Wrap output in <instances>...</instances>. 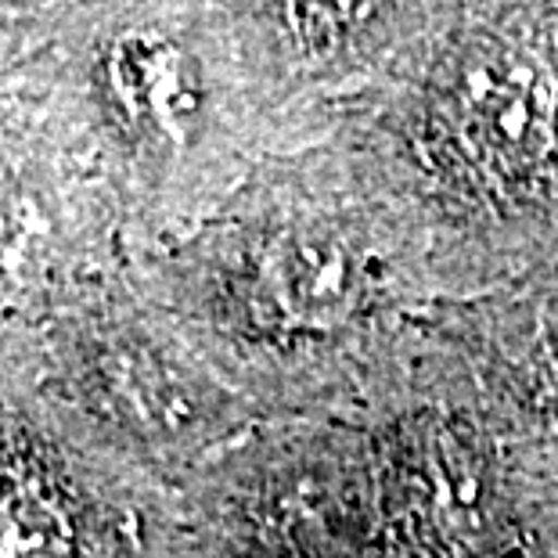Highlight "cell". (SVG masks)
<instances>
[{
	"mask_svg": "<svg viewBox=\"0 0 558 558\" xmlns=\"http://www.w3.org/2000/svg\"><path fill=\"white\" fill-rule=\"evenodd\" d=\"M166 328L76 289L8 336L58 418L123 469H159L187 465L228 425L223 389Z\"/></svg>",
	"mask_w": 558,
	"mask_h": 558,
	"instance_id": "cell-1",
	"label": "cell"
},
{
	"mask_svg": "<svg viewBox=\"0 0 558 558\" xmlns=\"http://www.w3.org/2000/svg\"><path fill=\"white\" fill-rule=\"evenodd\" d=\"M0 558H151L137 472L58 418L0 336Z\"/></svg>",
	"mask_w": 558,
	"mask_h": 558,
	"instance_id": "cell-2",
	"label": "cell"
},
{
	"mask_svg": "<svg viewBox=\"0 0 558 558\" xmlns=\"http://www.w3.org/2000/svg\"><path fill=\"white\" fill-rule=\"evenodd\" d=\"M439 120L476 177L530 181L558 145V76L522 44H476L450 69Z\"/></svg>",
	"mask_w": 558,
	"mask_h": 558,
	"instance_id": "cell-3",
	"label": "cell"
},
{
	"mask_svg": "<svg viewBox=\"0 0 558 558\" xmlns=\"http://www.w3.org/2000/svg\"><path fill=\"white\" fill-rule=\"evenodd\" d=\"M98 90L120 137L148 151H184L195 145L206 87L198 62L166 33L134 29L109 44L98 69Z\"/></svg>",
	"mask_w": 558,
	"mask_h": 558,
	"instance_id": "cell-4",
	"label": "cell"
},
{
	"mask_svg": "<svg viewBox=\"0 0 558 558\" xmlns=\"http://www.w3.org/2000/svg\"><path fill=\"white\" fill-rule=\"evenodd\" d=\"M383 0H289V19L306 44H336L347 33L361 29Z\"/></svg>",
	"mask_w": 558,
	"mask_h": 558,
	"instance_id": "cell-5",
	"label": "cell"
}]
</instances>
